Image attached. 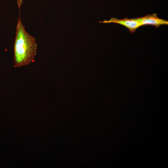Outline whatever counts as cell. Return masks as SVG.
Masks as SVG:
<instances>
[{
  "mask_svg": "<svg viewBox=\"0 0 168 168\" xmlns=\"http://www.w3.org/2000/svg\"><path fill=\"white\" fill-rule=\"evenodd\" d=\"M37 46L35 39L26 31L19 15L13 47L14 67L26 66L33 61L37 54Z\"/></svg>",
  "mask_w": 168,
  "mask_h": 168,
  "instance_id": "1",
  "label": "cell"
},
{
  "mask_svg": "<svg viewBox=\"0 0 168 168\" xmlns=\"http://www.w3.org/2000/svg\"><path fill=\"white\" fill-rule=\"evenodd\" d=\"M137 18L140 22L142 26L149 25L154 26L158 28L161 25H168V21L159 18L155 13L147 14Z\"/></svg>",
  "mask_w": 168,
  "mask_h": 168,
  "instance_id": "3",
  "label": "cell"
},
{
  "mask_svg": "<svg viewBox=\"0 0 168 168\" xmlns=\"http://www.w3.org/2000/svg\"><path fill=\"white\" fill-rule=\"evenodd\" d=\"M23 0H17L16 3L18 7V8L20 9L21 7Z\"/></svg>",
  "mask_w": 168,
  "mask_h": 168,
  "instance_id": "4",
  "label": "cell"
},
{
  "mask_svg": "<svg viewBox=\"0 0 168 168\" xmlns=\"http://www.w3.org/2000/svg\"><path fill=\"white\" fill-rule=\"evenodd\" d=\"M99 22L104 23H114L120 24L127 27L132 34L138 28L142 26L140 22L137 18L128 19L126 18L119 19L112 18L109 20H104L102 21H99Z\"/></svg>",
  "mask_w": 168,
  "mask_h": 168,
  "instance_id": "2",
  "label": "cell"
}]
</instances>
